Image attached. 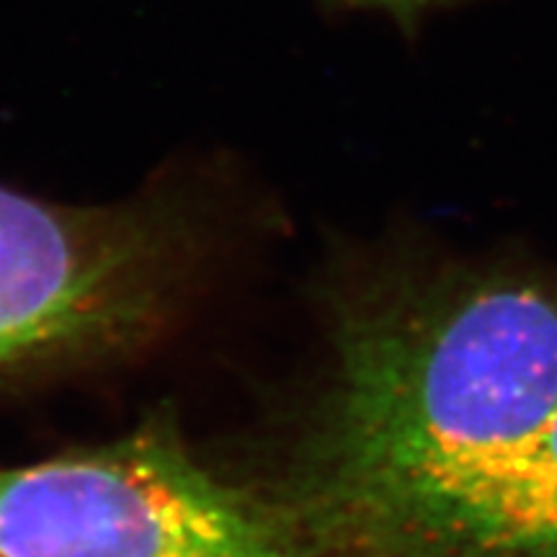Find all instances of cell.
<instances>
[{"mask_svg":"<svg viewBox=\"0 0 557 557\" xmlns=\"http://www.w3.org/2000/svg\"><path fill=\"white\" fill-rule=\"evenodd\" d=\"M278 500L318 557H416L557 410V269L472 253L346 292Z\"/></svg>","mask_w":557,"mask_h":557,"instance_id":"6da1fadb","label":"cell"},{"mask_svg":"<svg viewBox=\"0 0 557 557\" xmlns=\"http://www.w3.org/2000/svg\"><path fill=\"white\" fill-rule=\"evenodd\" d=\"M0 557H318L276 496L218 478L158 421L0 470Z\"/></svg>","mask_w":557,"mask_h":557,"instance_id":"7a4b0ae2","label":"cell"},{"mask_svg":"<svg viewBox=\"0 0 557 557\" xmlns=\"http://www.w3.org/2000/svg\"><path fill=\"white\" fill-rule=\"evenodd\" d=\"M191 253L173 201L73 207L0 186V372L143 341L178 305Z\"/></svg>","mask_w":557,"mask_h":557,"instance_id":"3957f363","label":"cell"},{"mask_svg":"<svg viewBox=\"0 0 557 557\" xmlns=\"http://www.w3.org/2000/svg\"><path fill=\"white\" fill-rule=\"evenodd\" d=\"M462 557H557V410L478 491Z\"/></svg>","mask_w":557,"mask_h":557,"instance_id":"277c9868","label":"cell"},{"mask_svg":"<svg viewBox=\"0 0 557 557\" xmlns=\"http://www.w3.org/2000/svg\"><path fill=\"white\" fill-rule=\"evenodd\" d=\"M369 3H385V5H423V3H434V0H369Z\"/></svg>","mask_w":557,"mask_h":557,"instance_id":"5b68a950","label":"cell"}]
</instances>
